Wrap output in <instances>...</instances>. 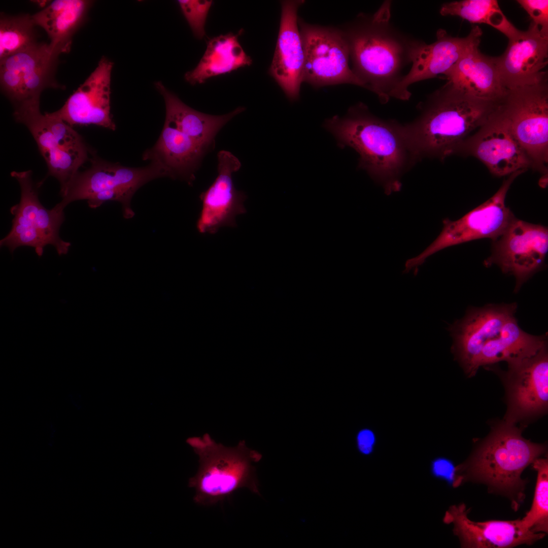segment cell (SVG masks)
<instances>
[{
  "label": "cell",
  "mask_w": 548,
  "mask_h": 548,
  "mask_svg": "<svg viewBox=\"0 0 548 548\" xmlns=\"http://www.w3.org/2000/svg\"><path fill=\"white\" fill-rule=\"evenodd\" d=\"M324 126L340 148L350 147L358 153L359 167L387 195L400 191L402 176L419 159L404 124L374 116L363 103L351 107L343 117L326 120Z\"/></svg>",
  "instance_id": "obj_1"
},
{
  "label": "cell",
  "mask_w": 548,
  "mask_h": 548,
  "mask_svg": "<svg viewBox=\"0 0 548 548\" xmlns=\"http://www.w3.org/2000/svg\"><path fill=\"white\" fill-rule=\"evenodd\" d=\"M391 7V2L386 1L373 14H360L341 29L348 44L353 72L363 88L374 93L384 104L394 98L402 72L411 63L418 41L392 25Z\"/></svg>",
  "instance_id": "obj_2"
},
{
  "label": "cell",
  "mask_w": 548,
  "mask_h": 548,
  "mask_svg": "<svg viewBox=\"0 0 548 548\" xmlns=\"http://www.w3.org/2000/svg\"><path fill=\"white\" fill-rule=\"evenodd\" d=\"M497 103L471 96L448 82L420 105L415 120L404 124L418 157L443 160L459 153L469 134L487 120Z\"/></svg>",
  "instance_id": "obj_3"
},
{
  "label": "cell",
  "mask_w": 548,
  "mask_h": 548,
  "mask_svg": "<svg viewBox=\"0 0 548 548\" xmlns=\"http://www.w3.org/2000/svg\"><path fill=\"white\" fill-rule=\"evenodd\" d=\"M186 442L199 457L197 472L188 482L195 490V503L212 506L244 488L260 495L253 463L258 462L262 455L249 448L244 440L228 447L206 434L189 437Z\"/></svg>",
  "instance_id": "obj_4"
},
{
  "label": "cell",
  "mask_w": 548,
  "mask_h": 548,
  "mask_svg": "<svg viewBox=\"0 0 548 548\" xmlns=\"http://www.w3.org/2000/svg\"><path fill=\"white\" fill-rule=\"evenodd\" d=\"M543 445L524 438L513 423L496 427L474 454L468 474L472 479L513 497V504L523 498L522 473L545 451Z\"/></svg>",
  "instance_id": "obj_5"
},
{
  "label": "cell",
  "mask_w": 548,
  "mask_h": 548,
  "mask_svg": "<svg viewBox=\"0 0 548 548\" xmlns=\"http://www.w3.org/2000/svg\"><path fill=\"white\" fill-rule=\"evenodd\" d=\"M11 175L18 181L21 189L20 200L10 209L13 215L9 233L0 241L1 247H6L13 253L21 246L34 248L39 257L45 247L52 245L57 254L66 255L71 244L59 236L61 225L65 219L64 210L56 205L47 209L39 198L38 185L32 179L31 170L13 171Z\"/></svg>",
  "instance_id": "obj_6"
},
{
  "label": "cell",
  "mask_w": 548,
  "mask_h": 548,
  "mask_svg": "<svg viewBox=\"0 0 548 548\" xmlns=\"http://www.w3.org/2000/svg\"><path fill=\"white\" fill-rule=\"evenodd\" d=\"M531 166L545 175L548 162L547 78L508 90L498 103Z\"/></svg>",
  "instance_id": "obj_7"
},
{
  "label": "cell",
  "mask_w": 548,
  "mask_h": 548,
  "mask_svg": "<svg viewBox=\"0 0 548 548\" xmlns=\"http://www.w3.org/2000/svg\"><path fill=\"white\" fill-rule=\"evenodd\" d=\"M524 172L509 175L491 197L461 218L443 220L440 234L420 254L406 261L404 272L416 270L428 257L445 248L484 238L493 241L501 235L516 218L506 206L507 193L516 178Z\"/></svg>",
  "instance_id": "obj_8"
},
{
  "label": "cell",
  "mask_w": 548,
  "mask_h": 548,
  "mask_svg": "<svg viewBox=\"0 0 548 548\" xmlns=\"http://www.w3.org/2000/svg\"><path fill=\"white\" fill-rule=\"evenodd\" d=\"M298 24L304 54L303 82L315 88L340 84L363 87L350 66L349 46L341 29L299 18Z\"/></svg>",
  "instance_id": "obj_9"
},
{
  "label": "cell",
  "mask_w": 548,
  "mask_h": 548,
  "mask_svg": "<svg viewBox=\"0 0 548 548\" xmlns=\"http://www.w3.org/2000/svg\"><path fill=\"white\" fill-rule=\"evenodd\" d=\"M60 54L49 44L38 43L0 59L1 88L14 107L40 101L46 88H63L55 79Z\"/></svg>",
  "instance_id": "obj_10"
},
{
  "label": "cell",
  "mask_w": 548,
  "mask_h": 548,
  "mask_svg": "<svg viewBox=\"0 0 548 548\" xmlns=\"http://www.w3.org/2000/svg\"><path fill=\"white\" fill-rule=\"evenodd\" d=\"M547 250V227L515 218L503 233L493 241L491 254L484 264L486 266L496 264L504 273L513 275L518 290L542 267Z\"/></svg>",
  "instance_id": "obj_11"
},
{
  "label": "cell",
  "mask_w": 548,
  "mask_h": 548,
  "mask_svg": "<svg viewBox=\"0 0 548 548\" xmlns=\"http://www.w3.org/2000/svg\"><path fill=\"white\" fill-rule=\"evenodd\" d=\"M498 103L487 120L464 142L459 153L476 158L491 174L502 177L531 166Z\"/></svg>",
  "instance_id": "obj_12"
},
{
  "label": "cell",
  "mask_w": 548,
  "mask_h": 548,
  "mask_svg": "<svg viewBox=\"0 0 548 548\" xmlns=\"http://www.w3.org/2000/svg\"><path fill=\"white\" fill-rule=\"evenodd\" d=\"M143 167H129L94 158L91 166L78 172L60 189L61 201L56 205L64 208L70 203L87 200L98 193L118 189L136 191L142 185L156 178L169 177L167 169L157 161Z\"/></svg>",
  "instance_id": "obj_13"
},
{
  "label": "cell",
  "mask_w": 548,
  "mask_h": 548,
  "mask_svg": "<svg viewBox=\"0 0 548 548\" xmlns=\"http://www.w3.org/2000/svg\"><path fill=\"white\" fill-rule=\"evenodd\" d=\"M482 35L478 26L472 27L465 38L454 37L442 29L436 32V40L430 44L418 41L412 53V66L399 82L394 98L407 100L409 86L414 83L446 75L474 45L480 43Z\"/></svg>",
  "instance_id": "obj_14"
},
{
  "label": "cell",
  "mask_w": 548,
  "mask_h": 548,
  "mask_svg": "<svg viewBox=\"0 0 548 548\" xmlns=\"http://www.w3.org/2000/svg\"><path fill=\"white\" fill-rule=\"evenodd\" d=\"M218 175L200 198L202 208L196 227L201 233L215 234L222 227L236 226L235 218L247 212L244 205L246 195L234 187L232 175L241 163L232 153L220 151L217 155Z\"/></svg>",
  "instance_id": "obj_15"
},
{
  "label": "cell",
  "mask_w": 548,
  "mask_h": 548,
  "mask_svg": "<svg viewBox=\"0 0 548 548\" xmlns=\"http://www.w3.org/2000/svg\"><path fill=\"white\" fill-rule=\"evenodd\" d=\"M507 47L495 57L501 79L508 90L538 84L547 78L548 37L531 22L525 31L519 30L508 39Z\"/></svg>",
  "instance_id": "obj_16"
},
{
  "label": "cell",
  "mask_w": 548,
  "mask_h": 548,
  "mask_svg": "<svg viewBox=\"0 0 548 548\" xmlns=\"http://www.w3.org/2000/svg\"><path fill=\"white\" fill-rule=\"evenodd\" d=\"M113 62L103 56L83 84L63 106L51 113L69 125H95L111 130L116 125L110 113L111 74Z\"/></svg>",
  "instance_id": "obj_17"
},
{
  "label": "cell",
  "mask_w": 548,
  "mask_h": 548,
  "mask_svg": "<svg viewBox=\"0 0 548 548\" xmlns=\"http://www.w3.org/2000/svg\"><path fill=\"white\" fill-rule=\"evenodd\" d=\"M304 1H282L277 44L268 70L291 101L299 96L304 64V54L299 29L297 12Z\"/></svg>",
  "instance_id": "obj_18"
},
{
  "label": "cell",
  "mask_w": 548,
  "mask_h": 548,
  "mask_svg": "<svg viewBox=\"0 0 548 548\" xmlns=\"http://www.w3.org/2000/svg\"><path fill=\"white\" fill-rule=\"evenodd\" d=\"M468 511L464 504L453 505L443 518L444 523L453 524L454 533L459 538L462 547L509 548L531 545L545 535L525 528L521 519L475 522L468 518Z\"/></svg>",
  "instance_id": "obj_19"
},
{
  "label": "cell",
  "mask_w": 548,
  "mask_h": 548,
  "mask_svg": "<svg viewBox=\"0 0 548 548\" xmlns=\"http://www.w3.org/2000/svg\"><path fill=\"white\" fill-rule=\"evenodd\" d=\"M507 422L545 410L548 403V359L546 347L535 355L508 365Z\"/></svg>",
  "instance_id": "obj_20"
},
{
  "label": "cell",
  "mask_w": 548,
  "mask_h": 548,
  "mask_svg": "<svg viewBox=\"0 0 548 548\" xmlns=\"http://www.w3.org/2000/svg\"><path fill=\"white\" fill-rule=\"evenodd\" d=\"M516 308L515 304L488 305L470 312L451 326L452 349L469 375L474 374L475 363L484 346L499 335Z\"/></svg>",
  "instance_id": "obj_21"
},
{
  "label": "cell",
  "mask_w": 548,
  "mask_h": 548,
  "mask_svg": "<svg viewBox=\"0 0 548 548\" xmlns=\"http://www.w3.org/2000/svg\"><path fill=\"white\" fill-rule=\"evenodd\" d=\"M473 45L445 75L448 82L471 96L497 102L508 92L502 82L495 57L482 54Z\"/></svg>",
  "instance_id": "obj_22"
},
{
  "label": "cell",
  "mask_w": 548,
  "mask_h": 548,
  "mask_svg": "<svg viewBox=\"0 0 548 548\" xmlns=\"http://www.w3.org/2000/svg\"><path fill=\"white\" fill-rule=\"evenodd\" d=\"M154 85L164 100L165 121L207 150L213 144L220 130L245 109L239 107L223 115L204 114L185 104L161 82L157 81Z\"/></svg>",
  "instance_id": "obj_23"
},
{
  "label": "cell",
  "mask_w": 548,
  "mask_h": 548,
  "mask_svg": "<svg viewBox=\"0 0 548 548\" xmlns=\"http://www.w3.org/2000/svg\"><path fill=\"white\" fill-rule=\"evenodd\" d=\"M206 151V148L165 121L157 142L143 157L145 160L161 163L170 178H181L191 183Z\"/></svg>",
  "instance_id": "obj_24"
},
{
  "label": "cell",
  "mask_w": 548,
  "mask_h": 548,
  "mask_svg": "<svg viewBox=\"0 0 548 548\" xmlns=\"http://www.w3.org/2000/svg\"><path fill=\"white\" fill-rule=\"evenodd\" d=\"M92 2L56 0L32 15L36 26L47 33L49 45L60 54L71 50L73 36L84 22Z\"/></svg>",
  "instance_id": "obj_25"
},
{
  "label": "cell",
  "mask_w": 548,
  "mask_h": 548,
  "mask_svg": "<svg viewBox=\"0 0 548 548\" xmlns=\"http://www.w3.org/2000/svg\"><path fill=\"white\" fill-rule=\"evenodd\" d=\"M243 31L242 29L236 34L230 32L210 39L198 64L185 73V80L192 85L202 84L213 77L252 64L251 58L238 42Z\"/></svg>",
  "instance_id": "obj_26"
},
{
  "label": "cell",
  "mask_w": 548,
  "mask_h": 548,
  "mask_svg": "<svg viewBox=\"0 0 548 548\" xmlns=\"http://www.w3.org/2000/svg\"><path fill=\"white\" fill-rule=\"evenodd\" d=\"M545 338L525 332L514 316L511 317L499 335L484 346L475 363L474 373L483 365L501 361H506L509 365L535 355L546 347Z\"/></svg>",
  "instance_id": "obj_27"
},
{
  "label": "cell",
  "mask_w": 548,
  "mask_h": 548,
  "mask_svg": "<svg viewBox=\"0 0 548 548\" xmlns=\"http://www.w3.org/2000/svg\"><path fill=\"white\" fill-rule=\"evenodd\" d=\"M442 16H457L472 23H484L493 27L509 39L518 32L506 17L496 0H462L444 3L440 9Z\"/></svg>",
  "instance_id": "obj_28"
},
{
  "label": "cell",
  "mask_w": 548,
  "mask_h": 548,
  "mask_svg": "<svg viewBox=\"0 0 548 548\" xmlns=\"http://www.w3.org/2000/svg\"><path fill=\"white\" fill-rule=\"evenodd\" d=\"M32 15L23 14L0 17V59L26 50L38 43Z\"/></svg>",
  "instance_id": "obj_29"
},
{
  "label": "cell",
  "mask_w": 548,
  "mask_h": 548,
  "mask_svg": "<svg viewBox=\"0 0 548 548\" xmlns=\"http://www.w3.org/2000/svg\"><path fill=\"white\" fill-rule=\"evenodd\" d=\"M537 471V481L533 503L530 510L522 519V525L534 533L548 531V461L538 457L532 463Z\"/></svg>",
  "instance_id": "obj_30"
},
{
  "label": "cell",
  "mask_w": 548,
  "mask_h": 548,
  "mask_svg": "<svg viewBox=\"0 0 548 548\" xmlns=\"http://www.w3.org/2000/svg\"><path fill=\"white\" fill-rule=\"evenodd\" d=\"M178 3L194 36L198 39H202L205 35V23L213 1L180 0Z\"/></svg>",
  "instance_id": "obj_31"
},
{
  "label": "cell",
  "mask_w": 548,
  "mask_h": 548,
  "mask_svg": "<svg viewBox=\"0 0 548 548\" xmlns=\"http://www.w3.org/2000/svg\"><path fill=\"white\" fill-rule=\"evenodd\" d=\"M527 12L540 32L548 37V1L518 0L517 1Z\"/></svg>",
  "instance_id": "obj_32"
},
{
  "label": "cell",
  "mask_w": 548,
  "mask_h": 548,
  "mask_svg": "<svg viewBox=\"0 0 548 548\" xmlns=\"http://www.w3.org/2000/svg\"><path fill=\"white\" fill-rule=\"evenodd\" d=\"M431 472L435 477L454 487H457L462 481L458 474L457 467L451 460L444 457L437 458L432 461Z\"/></svg>",
  "instance_id": "obj_33"
},
{
  "label": "cell",
  "mask_w": 548,
  "mask_h": 548,
  "mask_svg": "<svg viewBox=\"0 0 548 548\" xmlns=\"http://www.w3.org/2000/svg\"><path fill=\"white\" fill-rule=\"evenodd\" d=\"M357 439L358 449L362 453L367 455L372 452L375 443V436L371 431L368 429L360 431Z\"/></svg>",
  "instance_id": "obj_34"
}]
</instances>
